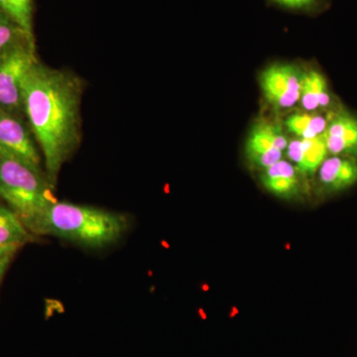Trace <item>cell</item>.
Wrapping results in <instances>:
<instances>
[{
	"label": "cell",
	"mask_w": 357,
	"mask_h": 357,
	"mask_svg": "<svg viewBox=\"0 0 357 357\" xmlns=\"http://www.w3.org/2000/svg\"><path fill=\"white\" fill-rule=\"evenodd\" d=\"M288 144L285 132L279 124L258 121L249 131L244 153L249 165L265 170L281 161Z\"/></svg>",
	"instance_id": "cell-6"
},
{
	"label": "cell",
	"mask_w": 357,
	"mask_h": 357,
	"mask_svg": "<svg viewBox=\"0 0 357 357\" xmlns=\"http://www.w3.org/2000/svg\"><path fill=\"white\" fill-rule=\"evenodd\" d=\"M319 183L328 195L347 191L357 184V159L349 157H328L319 167Z\"/></svg>",
	"instance_id": "cell-9"
},
{
	"label": "cell",
	"mask_w": 357,
	"mask_h": 357,
	"mask_svg": "<svg viewBox=\"0 0 357 357\" xmlns=\"http://www.w3.org/2000/svg\"><path fill=\"white\" fill-rule=\"evenodd\" d=\"M25 42H35V37L0 13V54Z\"/></svg>",
	"instance_id": "cell-16"
},
{
	"label": "cell",
	"mask_w": 357,
	"mask_h": 357,
	"mask_svg": "<svg viewBox=\"0 0 357 357\" xmlns=\"http://www.w3.org/2000/svg\"><path fill=\"white\" fill-rule=\"evenodd\" d=\"M270 2L287 10L305 13H318L328 4V0H270Z\"/></svg>",
	"instance_id": "cell-17"
},
{
	"label": "cell",
	"mask_w": 357,
	"mask_h": 357,
	"mask_svg": "<svg viewBox=\"0 0 357 357\" xmlns=\"http://www.w3.org/2000/svg\"><path fill=\"white\" fill-rule=\"evenodd\" d=\"M16 255H17L16 251L0 249V286H1L7 270H8L9 266H10L11 263H13Z\"/></svg>",
	"instance_id": "cell-18"
},
{
	"label": "cell",
	"mask_w": 357,
	"mask_h": 357,
	"mask_svg": "<svg viewBox=\"0 0 357 357\" xmlns=\"http://www.w3.org/2000/svg\"><path fill=\"white\" fill-rule=\"evenodd\" d=\"M0 13L10 18L27 34L34 36V0H0Z\"/></svg>",
	"instance_id": "cell-15"
},
{
	"label": "cell",
	"mask_w": 357,
	"mask_h": 357,
	"mask_svg": "<svg viewBox=\"0 0 357 357\" xmlns=\"http://www.w3.org/2000/svg\"><path fill=\"white\" fill-rule=\"evenodd\" d=\"M46 174L16 160L0 157V201L20 217L27 229L57 199Z\"/></svg>",
	"instance_id": "cell-3"
},
{
	"label": "cell",
	"mask_w": 357,
	"mask_h": 357,
	"mask_svg": "<svg viewBox=\"0 0 357 357\" xmlns=\"http://www.w3.org/2000/svg\"><path fill=\"white\" fill-rule=\"evenodd\" d=\"M0 157L22 162L45 173L41 152L27 121L3 109H0Z\"/></svg>",
	"instance_id": "cell-5"
},
{
	"label": "cell",
	"mask_w": 357,
	"mask_h": 357,
	"mask_svg": "<svg viewBox=\"0 0 357 357\" xmlns=\"http://www.w3.org/2000/svg\"><path fill=\"white\" fill-rule=\"evenodd\" d=\"M286 151L288 158L295 164L297 172L307 177L318 172L328 155L324 135L312 139L297 138L289 143Z\"/></svg>",
	"instance_id": "cell-10"
},
{
	"label": "cell",
	"mask_w": 357,
	"mask_h": 357,
	"mask_svg": "<svg viewBox=\"0 0 357 357\" xmlns=\"http://www.w3.org/2000/svg\"><path fill=\"white\" fill-rule=\"evenodd\" d=\"M298 174L292 163L282 159L263 170L260 182L264 189L278 198H293L299 192Z\"/></svg>",
	"instance_id": "cell-11"
},
{
	"label": "cell",
	"mask_w": 357,
	"mask_h": 357,
	"mask_svg": "<svg viewBox=\"0 0 357 357\" xmlns=\"http://www.w3.org/2000/svg\"><path fill=\"white\" fill-rule=\"evenodd\" d=\"M328 119L330 114L325 116L316 112L295 114L286 119L285 126L289 132L297 136V138L312 139L325 134Z\"/></svg>",
	"instance_id": "cell-14"
},
{
	"label": "cell",
	"mask_w": 357,
	"mask_h": 357,
	"mask_svg": "<svg viewBox=\"0 0 357 357\" xmlns=\"http://www.w3.org/2000/svg\"><path fill=\"white\" fill-rule=\"evenodd\" d=\"M299 102L304 109L311 112L328 109L332 105V93L323 73L318 70L303 73Z\"/></svg>",
	"instance_id": "cell-12"
},
{
	"label": "cell",
	"mask_w": 357,
	"mask_h": 357,
	"mask_svg": "<svg viewBox=\"0 0 357 357\" xmlns=\"http://www.w3.org/2000/svg\"><path fill=\"white\" fill-rule=\"evenodd\" d=\"M325 136L328 154L357 159V116L340 109L331 112Z\"/></svg>",
	"instance_id": "cell-8"
},
{
	"label": "cell",
	"mask_w": 357,
	"mask_h": 357,
	"mask_svg": "<svg viewBox=\"0 0 357 357\" xmlns=\"http://www.w3.org/2000/svg\"><path fill=\"white\" fill-rule=\"evenodd\" d=\"M86 82L69 70L37 61L24 79L23 114L36 140L45 173L56 188L63 167L82 142Z\"/></svg>",
	"instance_id": "cell-1"
},
{
	"label": "cell",
	"mask_w": 357,
	"mask_h": 357,
	"mask_svg": "<svg viewBox=\"0 0 357 357\" xmlns=\"http://www.w3.org/2000/svg\"><path fill=\"white\" fill-rule=\"evenodd\" d=\"M126 213L96 206L55 202L42 213L30 229L38 238L52 236L91 250L114 245L130 229Z\"/></svg>",
	"instance_id": "cell-2"
},
{
	"label": "cell",
	"mask_w": 357,
	"mask_h": 357,
	"mask_svg": "<svg viewBox=\"0 0 357 357\" xmlns=\"http://www.w3.org/2000/svg\"><path fill=\"white\" fill-rule=\"evenodd\" d=\"M303 73L291 64H275L263 70L260 88L267 102L277 109H289L299 102Z\"/></svg>",
	"instance_id": "cell-7"
},
{
	"label": "cell",
	"mask_w": 357,
	"mask_h": 357,
	"mask_svg": "<svg viewBox=\"0 0 357 357\" xmlns=\"http://www.w3.org/2000/svg\"><path fill=\"white\" fill-rule=\"evenodd\" d=\"M35 238L20 217L0 201V249L18 252Z\"/></svg>",
	"instance_id": "cell-13"
},
{
	"label": "cell",
	"mask_w": 357,
	"mask_h": 357,
	"mask_svg": "<svg viewBox=\"0 0 357 357\" xmlns=\"http://www.w3.org/2000/svg\"><path fill=\"white\" fill-rule=\"evenodd\" d=\"M37 61L35 42H25L0 54V109L24 117L23 84Z\"/></svg>",
	"instance_id": "cell-4"
}]
</instances>
